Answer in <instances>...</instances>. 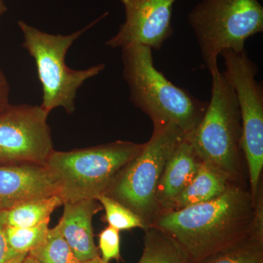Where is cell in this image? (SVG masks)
Here are the masks:
<instances>
[{
  "instance_id": "obj_4",
  "label": "cell",
  "mask_w": 263,
  "mask_h": 263,
  "mask_svg": "<svg viewBox=\"0 0 263 263\" xmlns=\"http://www.w3.org/2000/svg\"><path fill=\"white\" fill-rule=\"evenodd\" d=\"M108 13L75 32L69 34H53L40 30L23 20L18 22L22 36V46L35 62L37 76L42 86L41 106L48 113L62 108L68 114L76 110L78 90L90 79L100 75L105 65L100 63L84 70H74L66 65L69 48L78 38L94 27Z\"/></svg>"
},
{
  "instance_id": "obj_13",
  "label": "cell",
  "mask_w": 263,
  "mask_h": 263,
  "mask_svg": "<svg viewBox=\"0 0 263 263\" xmlns=\"http://www.w3.org/2000/svg\"><path fill=\"white\" fill-rule=\"evenodd\" d=\"M200 162L186 135L170 156L157 186L155 199L159 213L165 211L190 184Z\"/></svg>"
},
{
  "instance_id": "obj_12",
  "label": "cell",
  "mask_w": 263,
  "mask_h": 263,
  "mask_svg": "<svg viewBox=\"0 0 263 263\" xmlns=\"http://www.w3.org/2000/svg\"><path fill=\"white\" fill-rule=\"evenodd\" d=\"M63 214L58 226L72 252L84 262L98 257L95 245L93 216L103 209L98 200L85 199L63 204Z\"/></svg>"
},
{
  "instance_id": "obj_22",
  "label": "cell",
  "mask_w": 263,
  "mask_h": 263,
  "mask_svg": "<svg viewBox=\"0 0 263 263\" xmlns=\"http://www.w3.org/2000/svg\"><path fill=\"white\" fill-rule=\"evenodd\" d=\"M6 217V211H1L0 212V263H8L10 259L17 257L11 253L7 243L5 232Z\"/></svg>"
},
{
  "instance_id": "obj_15",
  "label": "cell",
  "mask_w": 263,
  "mask_h": 263,
  "mask_svg": "<svg viewBox=\"0 0 263 263\" xmlns=\"http://www.w3.org/2000/svg\"><path fill=\"white\" fill-rule=\"evenodd\" d=\"M63 205L58 195L19 204L6 211V224L14 228H29L50 219L52 213Z\"/></svg>"
},
{
  "instance_id": "obj_25",
  "label": "cell",
  "mask_w": 263,
  "mask_h": 263,
  "mask_svg": "<svg viewBox=\"0 0 263 263\" xmlns=\"http://www.w3.org/2000/svg\"><path fill=\"white\" fill-rule=\"evenodd\" d=\"M6 11L7 7L5 6L4 2H3V0H0V18Z\"/></svg>"
},
{
  "instance_id": "obj_3",
  "label": "cell",
  "mask_w": 263,
  "mask_h": 263,
  "mask_svg": "<svg viewBox=\"0 0 263 263\" xmlns=\"http://www.w3.org/2000/svg\"><path fill=\"white\" fill-rule=\"evenodd\" d=\"M212 94L201 121L186 137L202 162L230 182L241 179L242 128L234 90L218 70L211 72Z\"/></svg>"
},
{
  "instance_id": "obj_11",
  "label": "cell",
  "mask_w": 263,
  "mask_h": 263,
  "mask_svg": "<svg viewBox=\"0 0 263 263\" xmlns=\"http://www.w3.org/2000/svg\"><path fill=\"white\" fill-rule=\"evenodd\" d=\"M55 195H59V186L46 166H0V211Z\"/></svg>"
},
{
  "instance_id": "obj_2",
  "label": "cell",
  "mask_w": 263,
  "mask_h": 263,
  "mask_svg": "<svg viewBox=\"0 0 263 263\" xmlns=\"http://www.w3.org/2000/svg\"><path fill=\"white\" fill-rule=\"evenodd\" d=\"M152 51L141 44L122 49L123 77L129 100L153 124H174L190 134L201 121L208 103L176 86L157 70Z\"/></svg>"
},
{
  "instance_id": "obj_14",
  "label": "cell",
  "mask_w": 263,
  "mask_h": 263,
  "mask_svg": "<svg viewBox=\"0 0 263 263\" xmlns=\"http://www.w3.org/2000/svg\"><path fill=\"white\" fill-rule=\"evenodd\" d=\"M230 183L223 175L200 162L196 174L191 182L171 202L165 211L177 210L210 201L220 196Z\"/></svg>"
},
{
  "instance_id": "obj_6",
  "label": "cell",
  "mask_w": 263,
  "mask_h": 263,
  "mask_svg": "<svg viewBox=\"0 0 263 263\" xmlns=\"http://www.w3.org/2000/svg\"><path fill=\"white\" fill-rule=\"evenodd\" d=\"M187 21L211 73L221 52L245 51L246 41L263 32V7L258 0H201Z\"/></svg>"
},
{
  "instance_id": "obj_21",
  "label": "cell",
  "mask_w": 263,
  "mask_h": 263,
  "mask_svg": "<svg viewBox=\"0 0 263 263\" xmlns=\"http://www.w3.org/2000/svg\"><path fill=\"white\" fill-rule=\"evenodd\" d=\"M119 232L108 226L99 234V249L104 263H109L112 259L119 261L121 259Z\"/></svg>"
},
{
  "instance_id": "obj_10",
  "label": "cell",
  "mask_w": 263,
  "mask_h": 263,
  "mask_svg": "<svg viewBox=\"0 0 263 263\" xmlns=\"http://www.w3.org/2000/svg\"><path fill=\"white\" fill-rule=\"evenodd\" d=\"M125 20L117 34L106 41L109 48H122L133 44L159 50L174 34L173 9L177 0H119Z\"/></svg>"
},
{
  "instance_id": "obj_20",
  "label": "cell",
  "mask_w": 263,
  "mask_h": 263,
  "mask_svg": "<svg viewBox=\"0 0 263 263\" xmlns=\"http://www.w3.org/2000/svg\"><path fill=\"white\" fill-rule=\"evenodd\" d=\"M98 200L105 210V220L109 226L119 231L135 228L146 229L141 218L120 202L105 195L99 197Z\"/></svg>"
},
{
  "instance_id": "obj_1",
  "label": "cell",
  "mask_w": 263,
  "mask_h": 263,
  "mask_svg": "<svg viewBox=\"0 0 263 263\" xmlns=\"http://www.w3.org/2000/svg\"><path fill=\"white\" fill-rule=\"evenodd\" d=\"M254 216L250 190L231 182L210 201L159 213L150 226L167 235L187 263H195L249 236Z\"/></svg>"
},
{
  "instance_id": "obj_7",
  "label": "cell",
  "mask_w": 263,
  "mask_h": 263,
  "mask_svg": "<svg viewBox=\"0 0 263 263\" xmlns=\"http://www.w3.org/2000/svg\"><path fill=\"white\" fill-rule=\"evenodd\" d=\"M144 148L120 170L104 194L130 209L146 228L158 215L156 192L164 167L178 143L186 136L174 124H153Z\"/></svg>"
},
{
  "instance_id": "obj_8",
  "label": "cell",
  "mask_w": 263,
  "mask_h": 263,
  "mask_svg": "<svg viewBox=\"0 0 263 263\" xmlns=\"http://www.w3.org/2000/svg\"><path fill=\"white\" fill-rule=\"evenodd\" d=\"M223 74L234 90L241 121V147L248 167L250 193L254 200L263 167V90L256 80L257 65L246 50L221 52Z\"/></svg>"
},
{
  "instance_id": "obj_17",
  "label": "cell",
  "mask_w": 263,
  "mask_h": 263,
  "mask_svg": "<svg viewBox=\"0 0 263 263\" xmlns=\"http://www.w3.org/2000/svg\"><path fill=\"white\" fill-rule=\"evenodd\" d=\"M195 263H263V235L253 232L238 243Z\"/></svg>"
},
{
  "instance_id": "obj_24",
  "label": "cell",
  "mask_w": 263,
  "mask_h": 263,
  "mask_svg": "<svg viewBox=\"0 0 263 263\" xmlns=\"http://www.w3.org/2000/svg\"><path fill=\"white\" fill-rule=\"evenodd\" d=\"M28 254H21V255L17 256L15 258L10 259L8 263H24V259Z\"/></svg>"
},
{
  "instance_id": "obj_16",
  "label": "cell",
  "mask_w": 263,
  "mask_h": 263,
  "mask_svg": "<svg viewBox=\"0 0 263 263\" xmlns=\"http://www.w3.org/2000/svg\"><path fill=\"white\" fill-rule=\"evenodd\" d=\"M144 248L138 263H187L179 247L154 226L145 230Z\"/></svg>"
},
{
  "instance_id": "obj_27",
  "label": "cell",
  "mask_w": 263,
  "mask_h": 263,
  "mask_svg": "<svg viewBox=\"0 0 263 263\" xmlns=\"http://www.w3.org/2000/svg\"><path fill=\"white\" fill-rule=\"evenodd\" d=\"M24 263H40L38 262L35 259L33 258L31 256L28 255L26 257V258L24 259Z\"/></svg>"
},
{
  "instance_id": "obj_26",
  "label": "cell",
  "mask_w": 263,
  "mask_h": 263,
  "mask_svg": "<svg viewBox=\"0 0 263 263\" xmlns=\"http://www.w3.org/2000/svg\"><path fill=\"white\" fill-rule=\"evenodd\" d=\"M81 263H104V262L102 260L101 257H100V256H98V257H95V258L89 259V260L86 261V262Z\"/></svg>"
},
{
  "instance_id": "obj_5",
  "label": "cell",
  "mask_w": 263,
  "mask_h": 263,
  "mask_svg": "<svg viewBox=\"0 0 263 263\" xmlns=\"http://www.w3.org/2000/svg\"><path fill=\"white\" fill-rule=\"evenodd\" d=\"M144 144L117 141L68 152L53 149L46 166L56 180L63 204L98 200L120 170L141 153Z\"/></svg>"
},
{
  "instance_id": "obj_23",
  "label": "cell",
  "mask_w": 263,
  "mask_h": 263,
  "mask_svg": "<svg viewBox=\"0 0 263 263\" xmlns=\"http://www.w3.org/2000/svg\"><path fill=\"white\" fill-rule=\"evenodd\" d=\"M10 85L0 67V112L10 106Z\"/></svg>"
},
{
  "instance_id": "obj_19",
  "label": "cell",
  "mask_w": 263,
  "mask_h": 263,
  "mask_svg": "<svg viewBox=\"0 0 263 263\" xmlns=\"http://www.w3.org/2000/svg\"><path fill=\"white\" fill-rule=\"evenodd\" d=\"M50 219L29 228L5 226V237L10 252L14 256L28 254L44 240L49 229Z\"/></svg>"
},
{
  "instance_id": "obj_9",
  "label": "cell",
  "mask_w": 263,
  "mask_h": 263,
  "mask_svg": "<svg viewBox=\"0 0 263 263\" xmlns=\"http://www.w3.org/2000/svg\"><path fill=\"white\" fill-rule=\"evenodd\" d=\"M48 115L30 104L10 105L0 112V166H46L53 150Z\"/></svg>"
},
{
  "instance_id": "obj_28",
  "label": "cell",
  "mask_w": 263,
  "mask_h": 263,
  "mask_svg": "<svg viewBox=\"0 0 263 263\" xmlns=\"http://www.w3.org/2000/svg\"><path fill=\"white\" fill-rule=\"evenodd\" d=\"M0 212H1V211H0Z\"/></svg>"
},
{
  "instance_id": "obj_18",
  "label": "cell",
  "mask_w": 263,
  "mask_h": 263,
  "mask_svg": "<svg viewBox=\"0 0 263 263\" xmlns=\"http://www.w3.org/2000/svg\"><path fill=\"white\" fill-rule=\"evenodd\" d=\"M28 254L40 263H81L66 241L58 224L49 228L41 245Z\"/></svg>"
}]
</instances>
